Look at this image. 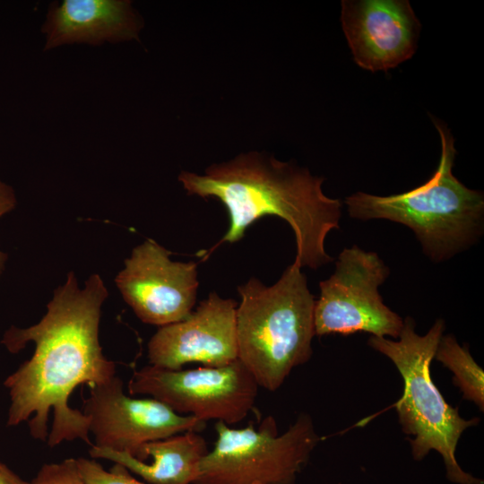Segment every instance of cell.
Returning <instances> with one entry per match:
<instances>
[{
    "mask_svg": "<svg viewBox=\"0 0 484 484\" xmlns=\"http://www.w3.org/2000/svg\"><path fill=\"white\" fill-rule=\"evenodd\" d=\"M434 359L454 373V384L463 399L484 408V372L469 351L468 344L459 345L453 334L442 335Z\"/></svg>",
    "mask_w": 484,
    "mask_h": 484,
    "instance_id": "obj_15",
    "label": "cell"
},
{
    "mask_svg": "<svg viewBox=\"0 0 484 484\" xmlns=\"http://www.w3.org/2000/svg\"><path fill=\"white\" fill-rule=\"evenodd\" d=\"M16 205V196L12 186L0 180V217L11 212ZM6 254L0 251V276L4 270Z\"/></svg>",
    "mask_w": 484,
    "mask_h": 484,
    "instance_id": "obj_18",
    "label": "cell"
},
{
    "mask_svg": "<svg viewBox=\"0 0 484 484\" xmlns=\"http://www.w3.org/2000/svg\"><path fill=\"white\" fill-rule=\"evenodd\" d=\"M108 290L99 274H92L81 290L69 272L54 292L47 313L28 328L12 326L2 343L13 353L33 341L35 350L4 382L10 396L7 425L28 422L30 436L54 447L81 439L92 445L89 419L69 406V397L80 385H102L116 375L99 341L102 303Z\"/></svg>",
    "mask_w": 484,
    "mask_h": 484,
    "instance_id": "obj_1",
    "label": "cell"
},
{
    "mask_svg": "<svg viewBox=\"0 0 484 484\" xmlns=\"http://www.w3.org/2000/svg\"><path fill=\"white\" fill-rule=\"evenodd\" d=\"M238 359L259 387L276 391L313 353L315 298L294 262L268 287L253 277L238 288Z\"/></svg>",
    "mask_w": 484,
    "mask_h": 484,
    "instance_id": "obj_4",
    "label": "cell"
},
{
    "mask_svg": "<svg viewBox=\"0 0 484 484\" xmlns=\"http://www.w3.org/2000/svg\"><path fill=\"white\" fill-rule=\"evenodd\" d=\"M432 121L441 139V157L431 178L407 192L379 196L357 192L345 198L349 215L357 220H388L410 228L424 254L445 261L479 240L484 226V196L453 174L456 150L447 126Z\"/></svg>",
    "mask_w": 484,
    "mask_h": 484,
    "instance_id": "obj_3",
    "label": "cell"
},
{
    "mask_svg": "<svg viewBox=\"0 0 484 484\" xmlns=\"http://www.w3.org/2000/svg\"><path fill=\"white\" fill-rule=\"evenodd\" d=\"M143 19L128 0H62L49 4L40 31L44 50L139 39Z\"/></svg>",
    "mask_w": 484,
    "mask_h": 484,
    "instance_id": "obj_13",
    "label": "cell"
},
{
    "mask_svg": "<svg viewBox=\"0 0 484 484\" xmlns=\"http://www.w3.org/2000/svg\"><path fill=\"white\" fill-rule=\"evenodd\" d=\"M341 22L354 62L371 72L410 59L421 24L407 0H343Z\"/></svg>",
    "mask_w": 484,
    "mask_h": 484,
    "instance_id": "obj_12",
    "label": "cell"
},
{
    "mask_svg": "<svg viewBox=\"0 0 484 484\" xmlns=\"http://www.w3.org/2000/svg\"><path fill=\"white\" fill-rule=\"evenodd\" d=\"M208 452L205 439L195 431L149 441L129 453L95 445L89 450L91 458L120 464L147 484H193Z\"/></svg>",
    "mask_w": 484,
    "mask_h": 484,
    "instance_id": "obj_14",
    "label": "cell"
},
{
    "mask_svg": "<svg viewBox=\"0 0 484 484\" xmlns=\"http://www.w3.org/2000/svg\"><path fill=\"white\" fill-rule=\"evenodd\" d=\"M445 331V321L436 320L424 335L415 331L411 317L403 320L398 340L371 336L368 345L390 359L400 372L403 393L395 403L402 431L410 438L411 454L420 461L431 450L443 458L448 480L455 484H484L481 479L464 471L455 458L462 432L479 423V419H462L450 406L434 384L430 364Z\"/></svg>",
    "mask_w": 484,
    "mask_h": 484,
    "instance_id": "obj_5",
    "label": "cell"
},
{
    "mask_svg": "<svg viewBox=\"0 0 484 484\" xmlns=\"http://www.w3.org/2000/svg\"><path fill=\"white\" fill-rule=\"evenodd\" d=\"M215 429L214 447L201 461L193 484H295L321 439L307 413L281 435L272 416L257 429L220 421Z\"/></svg>",
    "mask_w": 484,
    "mask_h": 484,
    "instance_id": "obj_6",
    "label": "cell"
},
{
    "mask_svg": "<svg viewBox=\"0 0 484 484\" xmlns=\"http://www.w3.org/2000/svg\"><path fill=\"white\" fill-rule=\"evenodd\" d=\"M77 462L85 484H147L136 480L120 464L115 463L107 471L93 459L78 458Z\"/></svg>",
    "mask_w": 484,
    "mask_h": 484,
    "instance_id": "obj_16",
    "label": "cell"
},
{
    "mask_svg": "<svg viewBox=\"0 0 484 484\" xmlns=\"http://www.w3.org/2000/svg\"><path fill=\"white\" fill-rule=\"evenodd\" d=\"M152 239L133 249L116 283L125 301L143 323L164 326L191 312L198 288L197 264L174 262Z\"/></svg>",
    "mask_w": 484,
    "mask_h": 484,
    "instance_id": "obj_10",
    "label": "cell"
},
{
    "mask_svg": "<svg viewBox=\"0 0 484 484\" xmlns=\"http://www.w3.org/2000/svg\"><path fill=\"white\" fill-rule=\"evenodd\" d=\"M389 272L376 253L357 246L344 248L334 272L319 283L320 296L314 307L315 335L366 332L397 339L403 320L384 304L378 291Z\"/></svg>",
    "mask_w": 484,
    "mask_h": 484,
    "instance_id": "obj_7",
    "label": "cell"
},
{
    "mask_svg": "<svg viewBox=\"0 0 484 484\" xmlns=\"http://www.w3.org/2000/svg\"><path fill=\"white\" fill-rule=\"evenodd\" d=\"M0 484H30L0 462Z\"/></svg>",
    "mask_w": 484,
    "mask_h": 484,
    "instance_id": "obj_19",
    "label": "cell"
},
{
    "mask_svg": "<svg viewBox=\"0 0 484 484\" xmlns=\"http://www.w3.org/2000/svg\"><path fill=\"white\" fill-rule=\"evenodd\" d=\"M237 307L211 292L186 318L159 328L148 343L150 365L178 370L191 362L223 367L236 361Z\"/></svg>",
    "mask_w": 484,
    "mask_h": 484,
    "instance_id": "obj_11",
    "label": "cell"
},
{
    "mask_svg": "<svg viewBox=\"0 0 484 484\" xmlns=\"http://www.w3.org/2000/svg\"><path fill=\"white\" fill-rule=\"evenodd\" d=\"M82 412L95 438L92 445L117 452L129 453L149 441L205 428V422L178 414L156 399L126 395L123 381L116 376L90 387Z\"/></svg>",
    "mask_w": 484,
    "mask_h": 484,
    "instance_id": "obj_9",
    "label": "cell"
},
{
    "mask_svg": "<svg viewBox=\"0 0 484 484\" xmlns=\"http://www.w3.org/2000/svg\"><path fill=\"white\" fill-rule=\"evenodd\" d=\"M259 385L238 360L223 367L171 370L148 365L135 371L128 393L149 394L175 412L233 425L253 409Z\"/></svg>",
    "mask_w": 484,
    "mask_h": 484,
    "instance_id": "obj_8",
    "label": "cell"
},
{
    "mask_svg": "<svg viewBox=\"0 0 484 484\" xmlns=\"http://www.w3.org/2000/svg\"><path fill=\"white\" fill-rule=\"evenodd\" d=\"M30 484H85L77 459L44 464Z\"/></svg>",
    "mask_w": 484,
    "mask_h": 484,
    "instance_id": "obj_17",
    "label": "cell"
},
{
    "mask_svg": "<svg viewBox=\"0 0 484 484\" xmlns=\"http://www.w3.org/2000/svg\"><path fill=\"white\" fill-rule=\"evenodd\" d=\"M178 180L188 194L213 197L226 207L229 228L218 245L238 241L254 221L274 215L294 231L300 268L315 270L333 260L324 241L340 227L341 203L325 195L324 178L308 169L252 151L212 164L203 175L182 171Z\"/></svg>",
    "mask_w": 484,
    "mask_h": 484,
    "instance_id": "obj_2",
    "label": "cell"
}]
</instances>
